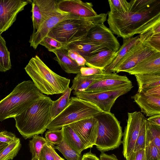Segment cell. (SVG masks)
<instances>
[{"mask_svg":"<svg viewBox=\"0 0 160 160\" xmlns=\"http://www.w3.org/2000/svg\"><path fill=\"white\" fill-rule=\"evenodd\" d=\"M52 100L49 97L38 100L19 115L14 117L15 126L25 139L42 134L51 121Z\"/></svg>","mask_w":160,"mask_h":160,"instance_id":"cell-2","label":"cell"},{"mask_svg":"<svg viewBox=\"0 0 160 160\" xmlns=\"http://www.w3.org/2000/svg\"><path fill=\"white\" fill-rule=\"evenodd\" d=\"M128 116L127 125L123 134L122 141L123 154L125 158L133 152L135 142L145 118L141 112L137 111L128 112Z\"/></svg>","mask_w":160,"mask_h":160,"instance_id":"cell-10","label":"cell"},{"mask_svg":"<svg viewBox=\"0 0 160 160\" xmlns=\"http://www.w3.org/2000/svg\"><path fill=\"white\" fill-rule=\"evenodd\" d=\"M100 160H119L116 156L113 154H107L102 152L100 155Z\"/></svg>","mask_w":160,"mask_h":160,"instance_id":"cell-46","label":"cell"},{"mask_svg":"<svg viewBox=\"0 0 160 160\" xmlns=\"http://www.w3.org/2000/svg\"><path fill=\"white\" fill-rule=\"evenodd\" d=\"M24 69L35 86L43 94L63 93L69 87L70 79L52 71L37 55L30 59Z\"/></svg>","mask_w":160,"mask_h":160,"instance_id":"cell-4","label":"cell"},{"mask_svg":"<svg viewBox=\"0 0 160 160\" xmlns=\"http://www.w3.org/2000/svg\"><path fill=\"white\" fill-rule=\"evenodd\" d=\"M138 86V92H144L153 87L160 85V74L134 75Z\"/></svg>","mask_w":160,"mask_h":160,"instance_id":"cell-27","label":"cell"},{"mask_svg":"<svg viewBox=\"0 0 160 160\" xmlns=\"http://www.w3.org/2000/svg\"><path fill=\"white\" fill-rule=\"evenodd\" d=\"M147 120L150 124L160 127V114L150 116Z\"/></svg>","mask_w":160,"mask_h":160,"instance_id":"cell-44","label":"cell"},{"mask_svg":"<svg viewBox=\"0 0 160 160\" xmlns=\"http://www.w3.org/2000/svg\"><path fill=\"white\" fill-rule=\"evenodd\" d=\"M142 92L154 96L160 97V85L151 88Z\"/></svg>","mask_w":160,"mask_h":160,"instance_id":"cell-43","label":"cell"},{"mask_svg":"<svg viewBox=\"0 0 160 160\" xmlns=\"http://www.w3.org/2000/svg\"><path fill=\"white\" fill-rule=\"evenodd\" d=\"M124 72L133 75L160 74V52L155 53Z\"/></svg>","mask_w":160,"mask_h":160,"instance_id":"cell-19","label":"cell"},{"mask_svg":"<svg viewBox=\"0 0 160 160\" xmlns=\"http://www.w3.org/2000/svg\"><path fill=\"white\" fill-rule=\"evenodd\" d=\"M82 18H83L62 12L58 9L52 15L43 22L35 32L32 33L29 41L30 47L36 49L51 30L61 21L69 19Z\"/></svg>","mask_w":160,"mask_h":160,"instance_id":"cell-14","label":"cell"},{"mask_svg":"<svg viewBox=\"0 0 160 160\" xmlns=\"http://www.w3.org/2000/svg\"><path fill=\"white\" fill-rule=\"evenodd\" d=\"M103 72V70L99 69L85 66L81 67L80 70V73L84 76L100 74Z\"/></svg>","mask_w":160,"mask_h":160,"instance_id":"cell-41","label":"cell"},{"mask_svg":"<svg viewBox=\"0 0 160 160\" xmlns=\"http://www.w3.org/2000/svg\"><path fill=\"white\" fill-rule=\"evenodd\" d=\"M49 146L51 150V151L52 154L55 160H65L63 158L61 157L56 152L55 149L53 147V145L49 143Z\"/></svg>","mask_w":160,"mask_h":160,"instance_id":"cell-48","label":"cell"},{"mask_svg":"<svg viewBox=\"0 0 160 160\" xmlns=\"http://www.w3.org/2000/svg\"><path fill=\"white\" fill-rule=\"evenodd\" d=\"M32 2L28 0H0V34L8 30L18 13Z\"/></svg>","mask_w":160,"mask_h":160,"instance_id":"cell-12","label":"cell"},{"mask_svg":"<svg viewBox=\"0 0 160 160\" xmlns=\"http://www.w3.org/2000/svg\"><path fill=\"white\" fill-rule=\"evenodd\" d=\"M149 124L145 118L142 123L138 137L135 142L133 152L139 149H144L151 143Z\"/></svg>","mask_w":160,"mask_h":160,"instance_id":"cell-29","label":"cell"},{"mask_svg":"<svg viewBox=\"0 0 160 160\" xmlns=\"http://www.w3.org/2000/svg\"><path fill=\"white\" fill-rule=\"evenodd\" d=\"M38 160H55L48 142L42 148L38 158Z\"/></svg>","mask_w":160,"mask_h":160,"instance_id":"cell-40","label":"cell"},{"mask_svg":"<svg viewBox=\"0 0 160 160\" xmlns=\"http://www.w3.org/2000/svg\"><path fill=\"white\" fill-rule=\"evenodd\" d=\"M75 62L79 66L81 67L85 66L86 62L84 58L80 55Z\"/></svg>","mask_w":160,"mask_h":160,"instance_id":"cell-49","label":"cell"},{"mask_svg":"<svg viewBox=\"0 0 160 160\" xmlns=\"http://www.w3.org/2000/svg\"><path fill=\"white\" fill-rule=\"evenodd\" d=\"M19 139L14 133L11 132L7 131L0 132V142L9 144L15 142Z\"/></svg>","mask_w":160,"mask_h":160,"instance_id":"cell-39","label":"cell"},{"mask_svg":"<svg viewBox=\"0 0 160 160\" xmlns=\"http://www.w3.org/2000/svg\"><path fill=\"white\" fill-rule=\"evenodd\" d=\"M53 147L59 151L67 160H81V154L72 148L66 143L63 138L60 144L57 146L53 145Z\"/></svg>","mask_w":160,"mask_h":160,"instance_id":"cell-32","label":"cell"},{"mask_svg":"<svg viewBox=\"0 0 160 160\" xmlns=\"http://www.w3.org/2000/svg\"><path fill=\"white\" fill-rule=\"evenodd\" d=\"M117 56V52L108 49L101 51L93 55L84 57L86 65L89 67L96 68L103 71L110 65Z\"/></svg>","mask_w":160,"mask_h":160,"instance_id":"cell-21","label":"cell"},{"mask_svg":"<svg viewBox=\"0 0 160 160\" xmlns=\"http://www.w3.org/2000/svg\"><path fill=\"white\" fill-rule=\"evenodd\" d=\"M56 57L54 59L57 61L62 68L68 73L78 74L80 72L81 66L68 55L67 50L60 49L52 52Z\"/></svg>","mask_w":160,"mask_h":160,"instance_id":"cell-23","label":"cell"},{"mask_svg":"<svg viewBox=\"0 0 160 160\" xmlns=\"http://www.w3.org/2000/svg\"><path fill=\"white\" fill-rule=\"evenodd\" d=\"M146 160H160V149L152 143L144 149Z\"/></svg>","mask_w":160,"mask_h":160,"instance_id":"cell-37","label":"cell"},{"mask_svg":"<svg viewBox=\"0 0 160 160\" xmlns=\"http://www.w3.org/2000/svg\"><path fill=\"white\" fill-rule=\"evenodd\" d=\"M95 26L91 20L86 18L69 19L63 20L51 30L47 36L64 44L86 37L90 29Z\"/></svg>","mask_w":160,"mask_h":160,"instance_id":"cell-7","label":"cell"},{"mask_svg":"<svg viewBox=\"0 0 160 160\" xmlns=\"http://www.w3.org/2000/svg\"><path fill=\"white\" fill-rule=\"evenodd\" d=\"M149 128L151 143L160 149V127L149 124Z\"/></svg>","mask_w":160,"mask_h":160,"instance_id":"cell-38","label":"cell"},{"mask_svg":"<svg viewBox=\"0 0 160 160\" xmlns=\"http://www.w3.org/2000/svg\"><path fill=\"white\" fill-rule=\"evenodd\" d=\"M103 112L93 103L77 97L69 100L68 105L51 120L47 127L48 130H59L64 126L88 118L95 117Z\"/></svg>","mask_w":160,"mask_h":160,"instance_id":"cell-5","label":"cell"},{"mask_svg":"<svg viewBox=\"0 0 160 160\" xmlns=\"http://www.w3.org/2000/svg\"><path fill=\"white\" fill-rule=\"evenodd\" d=\"M108 73L90 76H82L80 72L77 74L72 81L71 90L76 92H82L94 83L102 79Z\"/></svg>","mask_w":160,"mask_h":160,"instance_id":"cell-24","label":"cell"},{"mask_svg":"<svg viewBox=\"0 0 160 160\" xmlns=\"http://www.w3.org/2000/svg\"><path fill=\"white\" fill-rule=\"evenodd\" d=\"M57 0L32 1V20L33 32H35L41 25L58 10Z\"/></svg>","mask_w":160,"mask_h":160,"instance_id":"cell-16","label":"cell"},{"mask_svg":"<svg viewBox=\"0 0 160 160\" xmlns=\"http://www.w3.org/2000/svg\"><path fill=\"white\" fill-rule=\"evenodd\" d=\"M95 117L99 122L96 148L102 152L118 148L122 143L123 133L120 122L114 115L103 111Z\"/></svg>","mask_w":160,"mask_h":160,"instance_id":"cell-6","label":"cell"},{"mask_svg":"<svg viewBox=\"0 0 160 160\" xmlns=\"http://www.w3.org/2000/svg\"><path fill=\"white\" fill-rule=\"evenodd\" d=\"M158 52L147 47L140 41L132 46L112 70L111 72H124Z\"/></svg>","mask_w":160,"mask_h":160,"instance_id":"cell-11","label":"cell"},{"mask_svg":"<svg viewBox=\"0 0 160 160\" xmlns=\"http://www.w3.org/2000/svg\"><path fill=\"white\" fill-rule=\"evenodd\" d=\"M129 2L127 15L107 13L109 28L123 39L141 34L160 23V0H132Z\"/></svg>","mask_w":160,"mask_h":160,"instance_id":"cell-1","label":"cell"},{"mask_svg":"<svg viewBox=\"0 0 160 160\" xmlns=\"http://www.w3.org/2000/svg\"><path fill=\"white\" fill-rule=\"evenodd\" d=\"M45 137L48 143L57 145L63 140L62 130H48L45 132Z\"/></svg>","mask_w":160,"mask_h":160,"instance_id":"cell-36","label":"cell"},{"mask_svg":"<svg viewBox=\"0 0 160 160\" xmlns=\"http://www.w3.org/2000/svg\"><path fill=\"white\" fill-rule=\"evenodd\" d=\"M57 8L60 11L92 21L95 23H104L107 13L98 14L93 8L91 2L79 0L57 1Z\"/></svg>","mask_w":160,"mask_h":160,"instance_id":"cell-9","label":"cell"},{"mask_svg":"<svg viewBox=\"0 0 160 160\" xmlns=\"http://www.w3.org/2000/svg\"><path fill=\"white\" fill-rule=\"evenodd\" d=\"M46 96L31 80L19 83L9 95L0 101V121L14 118Z\"/></svg>","mask_w":160,"mask_h":160,"instance_id":"cell-3","label":"cell"},{"mask_svg":"<svg viewBox=\"0 0 160 160\" xmlns=\"http://www.w3.org/2000/svg\"><path fill=\"white\" fill-rule=\"evenodd\" d=\"M8 145L7 143L0 142V153Z\"/></svg>","mask_w":160,"mask_h":160,"instance_id":"cell-50","label":"cell"},{"mask_svg":"<svg viewBox=\"0 0 160 160\" xmlns=\"http://www.w3.org/2000/svg\"><path fill=\"white\" fill-rule=\"evenodd\" d=\"M66 47V50H74L83 57L93 55L101 51L108 49L103 45L94 42L86 37L69 43Z\"/></svg>","mask_w":160,"mask_h":160,"instance_id":"cell-20","label":"cell"},{"mask_svg":"<svg viewBox=\"0 0 160 160\" xmlns=\"http://www.w3.org/2000/svg\"><path fill=\"white\" fill-rule=\"evenodd\" d=\"M125 158L126 160H146L145 150L143 149L133 151Z\"/></svg>","mask_w":160,"mask_h":160,"instance_id":"cell-42","label":"cell"},{"mask_svg":"<svg viewBox=\"0 0 160 160\" xmlns=\"http://www.w3.org/2000/svg\"><path fill=\"white\" fill-rule=\"evenodd\" d=\"M139 40V35L135 37L123 39V44L117 52V56L112 63L105 68L104 72L107 73L111 72L112 70L118 62L123 57L128 50Z\"/></svg>","mask_w":160,"mask_h":160,"instance_id":"cell-26","label":"cell"},{"mask_svg":"<svg viewBox=\"0 0 160 160\" xmlns=\"http://www.w3.org/2000/svg\"><path fill=\"white\" fill-rule=\"evenodd\" d=\"M110 13L121 15L128 13L130 3L126 0H109L108 1Z\"/></svg>","mask_w":160,"mask_h":160,"instance_id":"cell-31","label":"cell"},{"mask_svg":"<svg viewBox=\"0 0 160 160\" xmlns=\"http://www.w3.org/2000/svg\"><path fill=\"white\" fill-rule=\"evenodd\" d=\"M32 138L29 144L32 158H38L42 148L48 142L45 138L38 135H34Z\"/></svg>","mask_w":160,"mask_h":160,"instance_id":"cell-33","label":"cell"},{"mask_svg":"<svg viewBox=\"0 0 160 160\" xmlns=\"http://www.w3.org/2000/svg\"><path fill=\"white\" fill-rule=\"evenodd\" d=\"M131 83L126 76L120 75L116 72L108 73L102 79L81 92L91 93L116 89L126 86Z\"/></svg>","mask_w":160,"mask_h":160,"instance_id":"cell-17","label":"cell"},{"mask_svg":"<svg viewBox=\"0 0 160 160\" xmlns=\"http://www.w3.org/2000/svg\"><path fill=\"white\" fill-rule=\"evenodd\" d=\"M133 87L132 83L119 88L91 93L73 91V95L80 99L90 102L102 111L110 112L116 100L120 96L130 91Z\"/></svg>","mask_w":160,"mask_h":160,"instance_id":"cell-8","label":"cell"},{"mask_svg":"<svg viewBox=\"0 0 160 160\" xmlns=\"http://www.w3.org/2000/svg\"><path fill=\"white\" fill-rule=\"evenodd\" d=\"M92 41L104 45L108 50L117 52L121 46L111 30L104 23H95L86 37Z\"/></svg>","mask_w":160,"mask_h":160,"instance_id":"cell-15","label":"cell"},{"mask_svg":"<svg viewBox=\"0 0 160 160\" xmlns=\"http://www.w3.org/2000/svg\"><path fill=\"white\" fill-rule=\"evenodd\" d=\"M45 47L48 51L53 52L60 49H66V45L63 43L48 36H46L40 43Z\"/></svg>","mask_w":160,"mask_h":160,"instance_id":"cell-35","label":"cell"},{"mask_svg":"<svg viewBox=\"0 0 160 160\" xmlns=\"http://www.w3.org/2000/svg\"><path fill=\"white\" fill-rule=\"evenodd\" d=\"M132 98L147 116L160 114V97L141 92L137 93Z\"/></svg>","mask_w":160,"mask_h":160,"instance_id":"cell-18","label":"cell"},{"mask_svg":"<svg viewBox=\"0 0 160 160\" xmlns=\"http://www.w3.org/2000/svg\"><path fill=\"white\" fill-rule=\"evenodd\" d=\"M67 50L68 56L75 61L80 54L77 51L74 50L69 49Z\"/></svg>","mask_w":160,"mask_h":160,"instance_id":"cell-47","label":"cell"},{"mask_svg":"<svg viewBox=\"0 0 160 160\" xmlns=\"http://www.w3.org/2000/svg\"><path fill=\"white\" fill-rule=\"evenodd\" d=\"M71 90L68 87L62 93V95L58 99L52 101L51 109V121L54 119L62 112L68 105Z\"/></svg>","mask_w":160,"mask_h":160,"instance_id":"cell-28","label":"cell"},{"mask_svg":"<svg viewBox=\"0 0 160 160\" xmlns=\"http://www.w3.org/2000/svg\"><path fill=\"white\" fill-rule=\"evenodd\" d=\"M11 68L10 52L4 39L0 34V72H5Z\"/></svg>","mask_w":160,"mask_h":160,"instance_id":"cell-30","label":"cell"},{"mask_svg":"<svg viewBox=\"0 0 160 160\" xmlns=\"http://www.w3.org/2000/svg\"><path fill=\"white\" fill-rule=\"evenodd\" d=\"M139 35V40L147 47L160 52V23Z\"/></svg>","mask_w":160,"mask_h":160,"instance_id":"cell-22","label":"cell"},{"mask_svg":"<svg viewBox=\"0 0 160 160\" xmlns=\"http://www.w3.org/2000/svg\"><path fill=\"white\" fill-rule=\"evenodd\" d=\"M61 129L64 140L72 148L80 154L87 149L81 139L69 125L63 126Z\"/></svg>","mask_w":160,"mask_h":160,"instance_id":"cell-25","label":"cell"},{"mask_svg":"<svg viewBox=\"0 0 160 160\" xmlns=\"http://www.w3.org/2000/svg\"><path fill=\"white\" fill-rule=\"evenodd\" d=\"M81 160H100L95 154H93L90 151L84 153L82 157Z\"/></svg>","mask_w":160,"mask_h":160,"instance_id":"cell-45","label":"cell"},{"mask_svg":"<svg viewBox=\"0 0 160 160\" xmlns=\"http://www.w3.org/2000/svg\"><path fill=\"white\" fill-rule=\"evenodd\" d=\"M32 160H38V158H32Z\"/></svg>","mask_w":160,"mask_h":160,"instance_id":"cell-51","label":"cell"},{"mask_svg":"<svg viewBox=\"0 0 160 160\" xmlns=\"http://www.w3.org/2000/svg\"><path fill=\"white\" fill-rule=\"evenodd\" d=\"M21 147L19 139L8 144L0 153V160H12L18 153Z\"/></svg>","mask_w":160,"mask_h":160,"instance_id":"cell-34","label":"cell"},{"mask_svg":"<svg viewBox=\"0 0 160 160\" xmlns=\"http://www.w3.org/2000/svg\"><path fill=\"white\" fill-rule=\"evenodd\" d=\"M69 125L81 139L87 149L95 145L99 127L98 120L95 117L83 119Z\"/></svg>","mask_w":160,"mask_h":160,"instance_id":"cell-13","label":"cell"}]
</instances>
